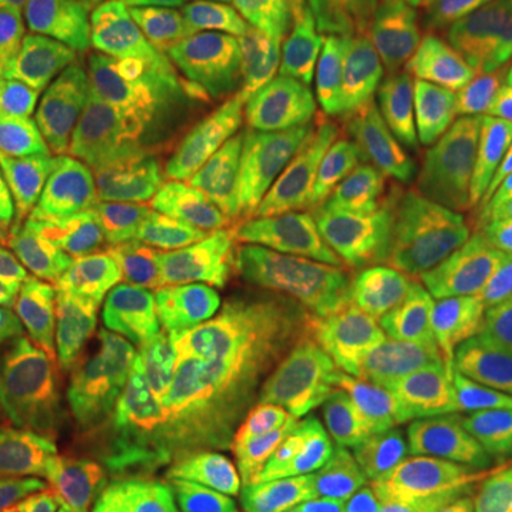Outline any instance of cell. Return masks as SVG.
<instances>
[{
	"label": "cell",
	"mask_w": 512,
	"mask_h": 512,
	"mask_svg": "<svg viewBox=\"0 0 512 512\" xmlns=\"http://www.w3.org/2000/svg\"><path fill=\"white\" fill-rule=\"evenodd\" d=\"M174 148L185 183L271 245L288 268L367 200H419L393 171L356 151L342 120L313 128L194 103L177 114Z\"/></svg>",
	"instance_id": "1"
},
{
	"label": "cell",
	"mask_w": 512,
	"mask_h": 512,
	"mask_svg": "<svg viewBox=\"0 0 512 512\" xmlns=\"http://www.w3.org/2000/svg\"><path fill=\"white\" fill-rule=\"evenodd\" d=\"M333 111L367 157L419 200L464 194L481 177L476 74L439 63H399L370 74Z\"/></svg>",
	"instance_id": "2"
},
{
	"label": "cell",
	"mask_w": 512,
	"mask_h": 512,
	"mask_svg": "<svg viewBox=\"0 0 512 512\" xmlns=\"http://www.w3.org/2000/svg\"><path fill=\"white\" fill-rule=\"evenodd\" d=\"M288 262L180 177L163 231L148 256L137 311L185 342L231 316L296 296Z\"/></svg>",
	"instance_id": "3"
},
{
	"label": "cell",
	"mask_w": 512,
	"mask_h": 512,
	"mask_svg": "<svg viewBox=\"0 0 512 512\" xmlns=\"http://www.w3.org/2000/svg\"><path fill=\"white\" fill-rule=\"evenodd\" d=\"M490 205L476 185L441 208L370 268L330 328L328 348L345 362H376L487 245Z\"/></svg>",
	"instance_id": "4"
},
{
	"label": "cell",
	"mask_w": 512,
	"mask_h": 512,
	"mask_svg": "<svg viewBox=\"0 0 512 512\" xmlns=\"http://www.w3.org/2000/svg\"><path fill=\"white\" fill-rule=\"evenodd\" d=\"M180 177L174 140L148 123L89 180L69 242L103 308H134Z\"/></svg>",
	"instance_id": "5"
},
{
	"label": "cell",
	"mask_w": 512,
	"mask_h": 512,
	"mask_svg": "<svg viewBox=\"0 0 512 512\" xmlns=\"http://www.w3.org/2000/svg\"><path fill=\"white\" fill-rule=\"evenodd\" d=\"M197 402H302L328 367V345L302 299L231 316L185 342Z\"/></svg>",
	"instance_id": "6"
},
{
	"label": "cell",
	"mask_w": 512,
	"mask_h": 512,
	"mask_svg": "<svg viewBox=\"0 0 512 512\" xmlns=\"http://www.w3.org/2000/svg\"><path fill=\"white\" fill-rule=\"evenodd\" d=\"M197 404L180 333L140 311H114V328L57 436L117 439L183 419Z\"/></svg>",
	"instance_id": "7"
},
{
	"label": "cell",
	"mask_w": 512,
	"mask_h": 512,
	"mask_svg": "<svg viewBox=\"0 0 512 512\" xmlns=\"http://www.w3.org/2000/svg\"><path fill=\"white\" fill-rule=\"evenodd\" d=\"M183 92L202 109L231 117H276L296 126H333L339 114L305 92L242 0H208L180 32Z\"/></svg>",
	"instance_id": "8"
},
{
	"label": "cell",
	"mask_w": 512,
	"mask_h": 512,
	"mask_svg": "<svg viewBox=\"0 0 512 512\" xmlns=\"http://www.w3.org/2000/svg\"><path fill=\"white\" fill-rule=\"evenodd\" d=\"M180 20L160 0H55L46 29L63 66L109 77L165 106L183 92Z\"/></svg>",
	"instance_id": "9"
},
{
	"label": "cell",
	"mask_w": 512,
	"mask_h": 512,
	"mask_svg": "<svg viewBox=\"0 0 512 512\" xmlns=\"http://www.w3.org/2000/svg\"><path fill=\"white\" fill-rule=\"evenodd\" d=\"M148 123H154V103L146 97L109 77L60 66L46 74L37 106L6 154L40 160L83 183Z\"/></svg>",
	"instance_id": "10"
},
{
	"label": "cell",
	"mask_w": 512,
	"mask_h": 512,
	"mask_svg": "<svg viewBox=\"0 0 512 512\" xmlns=\"http://www.w3.org/2000/svg\"><path fill=\"white\" fill-rule=\"evenodd\" d=\"M487 265L456 279L376 359L461 441H478L476 356Z\"/></svg>",
	"instance_id": "11"
},
{
	"label": "cell",
	"mask_w": 512,
	"mask_h": 512,
	"mask_svg": "<svg viewBox=\"0 0 512 512\" xmlns=\"http://www.w3.org/2000/svg\"><path fill=\"white\" fill-rule=\"evenodd\" d=\"M299 404L302 416L313 424L413 464L453 456L464 444L407 384L370 362L325 367Z\"/></svg>",
	"instance_id": "12"
},
{
	"label": "cell",
	"mask_w": 512,
	"mask_h": 512,
	"mask_svg": "<svg viewBox=\"0 0 512 512\" xmlns=\"http://www.w3.org/2000/svg\"><path fill=\"white\" fill-rule=\"evenodd\" d=\"M114 328V311L23 313L0 305V339L23 384L32 447L60 430L86 384L94 356Z\"/></svg>",
	"instance_id": "13"
},
{
	"label": "cell",
	"mask_w": 512,
	"mask_h": 512,
	"mask_svg": "<svg viewBox=\"0 0 512 512\" xmlns=\"http://www.w3.org/2000/svg\"><path fill=\"white\" fill-rule=\"evenodd\" d=\"M137 512H174L217 493L188 416L117 439H52Z\"/></svg>",
	"instance_id": "14"
},
{
	"label": "cell",
	"mask_w": 512,
	"mask_h": 512,
	"mask_svg": "<svg viewBox=\"0 0 512 512\" xmlns=\"http://www.w3.org/2000/svg\"><path fill=\"white\" fill-rule=\"evenodd\" d=\"M256 20L293 80L328 109L370 74L382 72L365 26L348 15H256Z\"/></svg>",
	"instance_id": "15"
},
{
	"label": "cell",
	"mask_w": 512,
	"mask_h": 512,
	"mask_svg": "<svg viewBox=\"0 0 512 512\" xmlns=\"http://www.w3.org/2000/svg\"><path fill=\"white\" fill-rule=\"evenodd\" d=\"M370 46L382 69L399 63H439L478 74L501 55L467 12L430 0H384L365 12Z\"/></svg>",
	"instance_id": "16"
},
{
	"label": "cell",
	"mask_w": 512,
	"mask_h": 512,
	"mask_svg": "<svg viewBox=\"0 0 512 512\" xmlns=\"http://www.w3.org/2000/svg\"><path fill=\"white\" fill-rule=\"evenodd\" d=\"M419 464L390 456L367 441L302 419L276 458V481L311 498L350 501L407 478Z\"/></svg>",
	"instance_id": "17"
},
{
	"label": "cell",
	"mask_w": 512,
	"mask_h": 512,
	"mask_svg": "<svg viewBox=\"0 0 512 512\" xmlns=\"http://www.w3.org/2000/svg\"><path fill=\"white\" fill-rule=\"evenodd\" d=\"M188 421L214 490L231 493L274 476L276 458L302 419L274 404L197 402Z\"/></svg>",
	"instance_id": "18"
},
{
	"label": "cell",
	"mask_w": 512,
	"mask_h": 512,
	"mask_svg": "<svg viewBox=\"0 0 512 512\" xmlns=\"http://www.w3.org/2000/svg\"><path fill=\"white\" fill-rule=\"evenodd\" d=\"M0 305L23 313L103 308L69 239L12 231H0Z\"/></svg>",
	"instance_id": "19"
},
{
	"label": "cell",
	"mask_w": 512,
	"mask_h": 512,
	"mask_svg": "<svg viewBox=\"0 0 512 512\" xmlns=\"http://www.w3.org/2000/svg\"><path fill=\"white\" fill-rule=\"evenodd\" d=\"M478 444L498 439L512 424V262L487 265L476 356Z\"/></svg>",
	"instance_id": "20"
},
{
	"label": "cell",
	"mask_w": 512,
	"mask_h": 512,
	"mask_svg": "<svg viewBox=\"0 0 512 512\" xmlns=\"http://www.w3.org/2000/svg\"><path fill=\"white\" fill-rule=\"evenodd\" d=\"M77 188L52 165L32 157H0V231L60 234L72 217Z\"/></svg>",
	"instance_id": "21"
},
{
	"label": "cell",
	"mask_w": 512,
	"mask_h": 512,
	"mask_svg": "<svg viewBox=\"0 0 512 512\" xmlns=\"http://www.w3.org/2000/svg\"><path fill=\"white\" fill-rule=\"evenodd\" d=\"M49 72L43 20L0 0V126L6 146L29 120Z\"/></svg>",
	"instance_id": "22"
},
{
	"label": "cell",
	"mask_w": 512,
	"mask_h": 512,
	"mask_svg": "<svg viewBox=\"0 0 512 512\" xmlns=\"http://www.w3.org/2000/svg\"><path fill=\"white\" fill-rule=\"evenodd\" d=\"M15 487L32 512H137L55 441L23 456Z\"/></svg>",
	"instance_id": "23"
},
{
	"label": "cell",
	"mask_w": 512,
	"mask_h": 512,
	"mask_svg": "<svg viewBox=\"0 0 512 512\" xmlns=\"http://www.w3.org/2000/svg\"><path fill=\"white\" fill-rule=\"evenodd\" d=\"M473 473L467 456L424 461L413 473L376 493L319 504L316 512H473Z\"/></svg>",
	"instance_id": "24"
},
{
	"label": "cell",
	"mask_w": 512,
	"mask_h": 512,
	"mask_svg": "<svg viewBox=\"0 0 512 512\" xmlns=\"http://www.w3.org/2000/svg\"><path fill=\"white\" fill-rule=\"evenodd\" d=\"M481 94V177L476 188L490 202L512 185V57L498 55L476 74Z\"/></svg>",
	"instance_id": "25"
},
{
	"label": "cell",
	"mask_w": 512,
	"mask_h": 512,
	"mask_svg": "<svg viewBox=\"0 0 512 512\" xmlns=\"http://www.w3.org/2000/svg\"><path fill=\"white\" fill-rule=\"evenodd\" d=\"M214 504L222 512H316L319 507L311 495L299 493L276 478H265L231 493H217Z\"/></svg>",
	"instance_id": "26"
},
{
	"label": "cell",
	"mask_w": 512,
	"mask_h": 512,
	"mask_svg": "<svg viewBox=\"0 0 512 512\" xmlns=\"http://www.w3.org/2000/svg\"><path fill=\"white\" fill-rule=\"evenodd\" d=\"M32 430L29 402L18 379V370L9 359V350L0 339V441L18 450Z\"/></svg>",
	"instance_id": "27"
},
{
	"label": "cell",
	"mask_w": 512,
	"mask_h": 512,
	"mask_svg": "<svg viewBox=\"0 0 512 512\" xmlns=\"http://www.w3.org/2000/svg\"><path fill=\"white\" fill-rule=\"evenodd\" d=\"M473 481L481 487L512 490V433L498 439L481 441L476 450L467 453Z\"/></svg>",
	"instance_id": "28"
},
{
	"label": "cell",
	"mask_w": 512,
	"mask_h": 512,
	"mask_svg": "<svg viewBox=\"0 0 512 512\" xmlns=\"http://www.w3.org/2000/svg\"><path fill=\"white\" fill-rule=\"evenodd\" d=\"M254 15H362L373 0H242Z\"/></svg>",
	"instance_id": "29"
},
{
	"label": "cell",
	"mask_w": 512,
	"mask_h": 512,
	"mask_svg": "<svg viewBox=\"0 0 512 512\" xmlns=\"http://www.w3.org/2000/svg\"><path fill=\"white\" fill-rule=\"evenodd\" d=\"M464 12L501 55L512 57V0H464Z\"/></svg>",
	"instance_id": "30"
},
{
	"label": "cell",
	"mask_w": 512,
	"mask_h": 512,
	"mask_svg": "<svg viewBox=\"0 0 512 512\" xmlns=\"http://www.w3.org/2000/svg\"><path fill=\"white\" fill-rule=\"evenodd\" d=\"M487 239L493 242V251L498 259L512 262V185L498 194V200L490 205L487 217Z\"/></svg>",
	"instance_id": "31"
},
{
	"label": "cell",
	"mask_w": 512,
	"mask_h": 512,
	"mask_svg": "<svg viewBox=\"0 0 512 512\" xmlns=\"http://www.w3.org/2000/svg\"><path fill=\"white\" fill-rule=\"evenodd\" d=\"M473 512H512V490H481L473 501Z\"/></svg>",
	"instance_id": "32"
},
{
	"label": "cell",
	"mask_w": 512,
	"mask_h": 512,
	"mask_svg": "<svg viewBox=\"0 0 512 512\" xmlns=\"http://www.w3.org/2000/svg\"><path fill=\"white\" fill-rule=\"evenodd\" d=\"M15 447H9V444H3L0 441V487H15V481H18V461H15Z\"/></svg>",
	"instance_id": "33"
},
{
	"label": "cell",
	"mask_w": 512,
	"mask_h": 512,
	"mask_svg": "<svg viewBox=\"0 0 512 512\" xmlns=\"http://www.w3.org/2000/svg\"><path fill=\"white\" fill-rule=\"evenodd\" d=\"M9 3L23 9V12H29V15H35V18L46 20V15H49V9H52L55 0H9Z\"/></svg>",
	"instance_id": "34"
},
{
	"label": "cell",
	"mask_w": 512,
	"mask_h": 512,
	"mask_svg": "<svg viewBox=\"0 0 512 512\" xmlns=\"http://www.w3.org/2000/svg\"><path fill=\"white\" fill-rule=\"evenodd\" d=\"M160 3H168V6H174L180 15H191L194 9H200L202 3H208V0H160Z\"/></svg>",
	"instance_id": "35"
},
{
	"label": "cell",
	"mask_w": 512,
	"mask_h": 512,
	"mask_svg": "<svg viewBox=\"0 0 512 512\" xmlns=\"http://www.w3.org/2000/svg\"><path fill=\"white\" fill-rule=\"evenodd\" d=\"M0 512H32L26 504H20V501H15L12 495L0 493Z\"/></svg>",
	"instance_id": "36"
},
{
	"label": "cell",
	"mask_w": 512,
	"mask_h": 512,
	"mask_svg": "<svg viewBox=\"0 0 512 512\" xmlns=\"http://www.w3.org/2000/svg\"><path fill=\"white\" fill-rule=\"evenodd\" d=\"M174 512H222L214 501L211 504H191V507H183V510H174Z\"/></svg>",
	"instance_id": "37"
},
{
	"label": "cell",
	"mask_w": 512,
	"mask_h": 512,
	"mask_svg": "<svg viewBox=\"0 0 512 512\" xmlns=\"http://www.w3.org/2000/svg\"><path fill=\"white\" fill-rule=\"evenodd\" d=\"M6 154V131H3V126H0V157Z\"/></svg>",
	"instance_id": "38"
},
{
	"label": "cell",
	"mask_w": 512,
	"mask_h": 512,
	"mask_svg": "<svg viewBox=\"0 0 512 512\" xmlns=\"http://www.w3.org/2000/svg\"><path fill=\"white\" fill-rule=\"evenodd\" d=\"M430 3H447V6H456V3H464V0H430Z\"/></svg>",
	"instance_id": "39"
},
{
	"label": "cell",
	"mask_w": 512,
	"mask_h": 512,
	"mask_svg": "<svg viewBox=\"0 0 512 512\" xmlns=\"http://www.w3.org/2000/svg\"><path fill=\"white\" fill-rule=\"evenodd\" d=\"M507 433H512V424H510V430H507Z\"/></svg>",
	"instance_id": "40"
}]
</instances>
